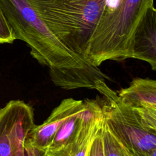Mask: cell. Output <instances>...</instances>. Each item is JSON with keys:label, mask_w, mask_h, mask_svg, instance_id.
Masks as SVG:
<instances>
[{"label": "cell", "mask_w": 156, "mask_h": 156, "mask_svg": "<svg viewBox=\"0 0 156 156\" xmlns=\"http://www.w3.org/2000/svg\"><path fill=\"white\" fill-rule=\"evenodd\" d=\"M28 1L54 37L87 63L88 44L108 7V0Z\"/></svg>", "instance_id": "6da1fadb"}, {"label": "cell", "mask_w": 156, "mask_h": 156, "mask_svg": "<svg viewBox=\"0 0 156 156\" xmlns=\"http://www.w3.org/2000/svg\"><path fill=\"white\" fill-rule=\"evenodd\" d=\"M154 0H118L107 7L88 43L85 60L98 67L106 60L133 58V42L136 29Z\"/></svg>", "instance_id": "7a4b0ae2"}, {"label": "cell", "mask_w": 156, "mask_h": 156, "mask_svg": "<svg viewBox=\"0 0 156 156\" xmlns=\"http://www.w3.org/2000/svg\"><path fill=\"white\" fill-rule=\"evenodd\" d=\"M0 6L16 39L27 44L31 55L49 73L90 65L54 37L28 0H0Z\"/></svg>", "instance_id": "3957f363"}, {"label": "cell", "mask_w": 156, "mask_h": 156, "mask_svg": "<svg viewBox=\"0 0 156 156\" xmlns=\"http://www.w3.org/2000/svg\"><path fill=\"white\" fill-rule=\"evenodd\" d=\"M95 90L104 97L100 99L104 117L122 144L141 152L156 149V110L126 104L105 80H99Z\"/></svg>", "instance_id": "277c9868"}, {"label": "cell", "mask_w": 156, "mask_h": 156, "mask_svg": "<svg viewBox=\"0 0 156 156\" xmlns=\"http://www.w3.org/2000/svg\"><path fill=\"white\" fill-rule=\"evenodd\" d=\"M35 126L32 107L13 100L0 109V156H26L24 142Z\"/></svg>", "instance_id": "5b68a950"}, {"label": "cell", "mask_w": 156, "mask_h": 156, "mask_svg": "<svg viewBox=\"0 0 156 156\" xmlns=\"http://www.w3.org/2000/svg\"><path fill=\"white\" fill-rule=\"evenodd\" d=\"M85 110L81 124L76 133L62 147L45 152L46 156H87L93 141L104 119L99 97L85 99Z\"/></svg>", "instance_id": "8992f818"}, {"label": "cell", "mask_w": 156, "mask_h": 156, "mask_svg": "<svg viewBox=\"0 0 156 156\" xmlns=\"http://www.w3.org/2000/svg\"><path fill=\"white\" fill-rule=\"evenodd\" d=\"M84 107L83 101L65 99L57 106L49 117L40 125L35 126L29 132L24 142L26 156H37L44 152L55 132L63 122Z\"/></svg>", "instance_id": "52a82bcc"}, {"label": "cell", "mask_w": 156, "mask_h": 156, "mask_svg": "<svg viewBox=\"0 0 156 156\" xmlns=\"http://www.w3.org/2000/svg\"><path fill=\"white\" fill-rule=\"evenodd\" d=\"M133 58L148 63L156 70V10L149 8L134 34Z\"/></svg>", "instance_id": "ba28073f"}, {"label": "cell", "mask_w": 156, "mask_h": 156, "mask_svg": "<svg viewBox=\"0 0 156 156\" xmlns=\"http://www.w3.org/2000/svg\"><path fill=\"white\" fill-rule=\"evenodd\" d=\"M127 105L139 108L156 110V81L149 78H135L129 86L118 93Z\"/></svg>", "instance_id": "9c48e42d"}, {"label": "cell", "mask_w": 156, "mask_h": 156, "mask_svg": "<svg viewBox=\"0 0 156 156\" xmlns=\"http://www.w3.org/2000/svg\"><path fill=\"white\" fill-rule=\"evenodd\" d=\"M85 110V104L84 103V107L82 109L73 113L63 122L55 132L45 152L58 149L66 144L79 129Z\"/></svg>", "instance_id": "30bf717a"}, {"label": "cell", "mask_w": 156, "mask_h": 156, "mask_svg": "<svg viewBox=\"0 0 156 156\" xmlns=\"http://www.w3.org/2000/svg\"><path fill=\"white\" fill-rule=\"evenodd\" d=\"M104 156H124L121 144L104 117L102 124Z\"/></svg>", "instance_id": "8fae6325"}, {"label": "cell", "mask_w": 156, "mask_h": 156, "mask_svg": "<svg viewBox=\"0 0 156 156\" xmlns=\"http://www.w3.org/2000/svg\"><path fill=\"white\" fill-rule=\"evenodd\" d=\"M15 40L14 32L0 6V44H12Z\"/></svg>", "instance_id": "7c38bea8"}, {"label": "cell", "mask_w": 156, "mask_h": 156, "mask_svg": "<svg viewBox=\"0 0 156 156\" xmlns=\"http://www.w3.org/2000/svg\"><path fill=\"white\" fill-rule=\"evenodd\" d=\"M87 156H104L102 136V126L97 132Z\"/></svg>", "instance_id": "4fadbf2b"}, {"label": "cell", "mask_w": 156, "mask_h": 156, "mask_svg": "<svg viewBox=\"0 0 156 156\" xmlns=\"http://www.w3.org/2000/svg\"><path fill=\"white\" fill-rule=\"evenodd\" d=\"M116 136V135H115ZM118 139V138H117ZM119 141V140H118ZM124 156H147V152H141L122 144L119 141Z\"/></svg>", "instance_id": "5bb4252c"}, {"label": "cell", "mask_w": 156, "mask_h": 156, "mask_svg": "<svg viewBox=\"0 0 156 156\" xmlns=\"http://www.w3.org/2000/svg\"><path fill=\"white\" fill-rule=\"evenodd\" d=\"M41 156H46V155H45V154H43V155H41Z\"/></svg>", "instance_id": "9a60e30c"}, {"label": "cell", "mask_w": 156, "mask_h": 156, "mask_svg": "<svg viewBox=\"0 0 156 156\" xmlns=\"http://www.w3.org/2000/svg\"></svg>", "instance_id": "2e32d148"}]
</instances>
